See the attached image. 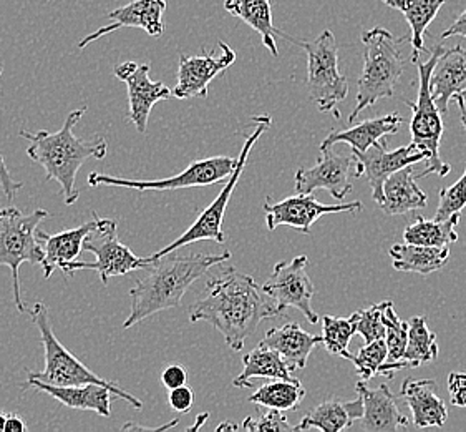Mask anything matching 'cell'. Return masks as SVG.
<instances>
[{"label": "cell", "instance_id": "6da1fadb", "mask_svg": "<svg viewBox=\"0 0 466 432\" xmlns=\"http://www.w3.org/2000/svg\"><path fill=\"white\" fill-rule=\"evenodd\" d=\"M276 316L279 313L261 286L233 266L224 268L219 276L208 282L205 294L189 311L191 323L206 321L215 326L233 351H243L246 339L262 321Z\"/></svg>", "mask_w": 466, "mask_h": 432}, {"label": "cell", "instance_id": "7a4b0ae2", "mask_svg": "<svg viewBox=\"0 0 466 432\" xmlns=\"http://www.w3.org/2000/svg\"><path fill=\"white\" fill-rule=\"evenodd\" d=\"M229 258V252L185 256L168 253L155 258V262L145 268L147 274L137 280L130 290V313L123 328H133L157 313L177 308L187 290L201 276Z\"/></svg>", "mask_w": 466, "mask_h": 432}, {"label": "cell", "instance_id": "3957f363", "mask_svg": "<svg viewBox=\"0 0 466 432\" xmlns=\"http://www.w3.org/2000/svg\"><path fill=\"white\" fill-rule=\"evenodd\" d=\"M85 112L86 107L72 110L66 115L64 127L56 133L47 130L32 133L24 129L19 132L20 137L30 141L28 159L46 170L48 181L60 185L66 207H72L80 198V191L75 189L78 170L90 159L102 160L108 151V143L102 135H92L88 139L75 137V125L82 120Z\"/></svg>", "mask_w": 466, "mask_h": 432}, {"label": "cell", "instance_id": "277c9868", "mask_svg": "<svg viewBox=\"0 0 466 432\" xmlns=\"http://www.w3.org/2000/svg\"><path fill=\"white\" fill-rule=\"evenodd\" d=\"M360 38L364 44V70L357 82V102L349 115L350 123L365 108L393 97L405 68L400 50L403 38L395 37L390 30L383 27L365 30Z\"/></svg>", "mask_w": 466, "mask_h": 432}, {"label": "cell", "instance_id": "5b68a950", "mask_svg": "<svg viewBox=\"0 0 466 432\" xmlns=\"http://www.w3.org/2000/svg\"><path fill=\"white\" fill-rule=\"evenodd\" d=\"M28 313H30V318H32L34 324L37 326L38 333H40V341L44 345L46 365H44L42 371H35V373L28 371L27 379H35L40 383L52 386L102 385L108 387L112 391V395L116 396L118 399L127 401L135 409L143 407L141 399L130 395L128 391H125L122 387H118L115 383H110V381L98 376L90 367L85 366L84 363L75 356L74 353H70L58 341L54 329H52L47 306L42 301H37L35 304H32L28 308Z\"/></svg>", "mask_w": 466, "mask_h": 432}, {"label": "cell", "instance_id": "8992f818", "mask_svg": "<svg viewBox=\"0 0 466 432\" xmlns=\"http://www.w3.org/2000/svg\"><path fill=\"white\" fill-rule=\"evenodd\" d=\"M50 213L44 208L24 215L15 207L0 210V266H7L12 273L14 303L19 313H27L28 306L22 301L19 272L24 263L40 264L44 260V248L35 236L38 225L47 220Z\"/></svg>", "mask_w": 466, "mask_h": 432}, {"label": "cell", "instance_id": "52a82bcc", "mask_svg": "<svg viewBox=\"0 0 466 432\" xmlns=\"http://www.w3.org/2000/svg\"><path fill=\"white\" fill-rule=\"evenodd\" d=\"M445 47L437 46L431 50L427 62H415L419 67V95H417V102H409L405 100V104L410 107L413 117L410 122L411 143L415 145L417 150L425 153V167L427 169L420 171L417 179L421 180L429 175H439V177H447L451 171V167L447 161L441 160L440 157V145H441V137H443V120H441V113H440L437 105L431 98L430 92V76L431 70L437 64L439 57Z\"/></svg>", "mask_w": 466, "mask_h": 432}, {"label": "cell", "instance_id": "ba28073f", "mask_svg": "<svg viewBox=\"0 0 466 432\" xmlns=\"http://www.w3.org/2000/svg\"><path fill=\"white\" fill-rule=\"evenodd\" d=\"M308 54L309 98L324 113H334L340 118L337 105L344 102L349 95V82L339 70V47L336 36L324 30L318 38L304 42L290 38Z\"/></svg>", "mask_w": 466, "mask_h": 432}, {"label": "cell", "instance_id": "9c48e42d", "mask_svg": "<svg viewBox=\"0 0 466 432\" xmlns=\"http://www.w3.org/2000/svg\"><path fill=\"white\" fill-rule=\"evenodd\" d=\"M84 252L95 254L94 263L74 260L64 264L62 272L66 276H72L76 272L94 270L98 273L103 286H108L110 278L125 276L137 270H145L155 262L153 256L140 258L133 253L116 235V221L112 218H100V216L96 221V228L85 238Z\"/></svg>", "mask_w": 466, "mask_h": 432}, {"label": "cell", "instance_id": "30bf717a", "mask_svg": "<svg viewBox=\"0 0 466 432\" xmlns=\"http://www.w3.org/2000/svg\"><path fill=\"white\" fill-rule=\"evenodd\" d=\"M252 122L256 123V130L249 137H246L243 150H241L239 157H238L236 169L228 177V181H226V185L221 190V193L215 198V201L206 208L201 215L198 216L197 221L189 226L185 233H181V236L175 240L173 243L165 246L163 250H159L158 253L151 254L153 258H159L163 254L173 253V252H177V250L183 248V246L197 243V242H205V240L216 242V243L219 244L224 243L226 236H224L223 231V220L226 208L229 205V200H231V195L234 193V189H236L238 181H239L241 175H243L244 167L248 163L252 147L256 145V141L261 139L262 133L269 130L272 120H270L269 115L264 113V115H259V117H254Z\"/></svg>", "mask_w": 466, "mask_h": 432}, {"label": "cell", "instance_id": "8fae6325", "mask_svg": "<svg viewBox=\"0 0 466 432\" xmlns=\"http://www.w3.org/2000/svg\"><path fill=\"white\" fill-rule=\"evenodd\" d=\"M238 159L233 157H211L189 163L187 169L175 177L161 180L118 179L105 173H90L86 183L90 187H116L135 191H167V190L199 189L209 187L228 179L236 169Z\"/></svg>", "mask_w": 466, "mask_h": 432}, {"label": "cell", "instance_id": "7c38bea8", "mask_svg": "<svg viewBox=\"0 0 466 432\" xmlns=\"http://www.w3.org/2000/svg\"><path fill=\"white\" fill-rule=\"evenodd\" d=\"M308 264L306 254L276 264L269 280L262 284L261 290L274 303L279 316H284V311L288 308H296L310 324H318L319 314L312 308L316 288L306 272Z\"/></svg>", "mask_w": 466, "mask_h": 432}, {"label": "cell", "instance_id": "4fadbf2b", "mask_svg": "<svg viewBox=\"0 0 466 432\" xmlns=\"http://www.w3.org/2000/svg\"><path fill=\"white\" fill-rule=\"evenodd\" d=\"M334 147H320L319 160L314 167L299 169L296 173V193L310 195L316 190H327L336 200H344L350 193L355 179V160L352 151L340 155Z\"/></svg>", "mask_w": 466, "mask_h": 432}, {"label": "cell", "instance_id": "5bb4252c", "mask_svg": "<svg viewBox=\"0 0 466 432\" xmlns=\"http://www.w3.org/2000/svg\"><path fill=\"white\" fill-rule=\"evenodd\" d=\"M364 205L360 201H349L340 205H324L319 203L314 195H302L286 198L278 203H272L270 198L264 201V213H266V225L269 231H274L279 226H292L304 235L310 233V228L318 221L320 216L330 213H354L362 211Z\"/></svg>", "mask_w": 466, "mask_h": 432}, {"label": "cell", "instance_id": "9a60e30c", "mask_svg": "<svg viewBox=\"0 0 466 432\" xmlns=\"http://www.w3.org/2000/svg\"><path fill=\"white\" fill-rule=\"evenodd\" d=\"M352 155L355 160V179L364 177L367 180L369 187L372 189V198L379 207L383 200L385 180L399 170L425 160V153L417 150L413 143L397 150H387V141L383 140L377 141L364 153L352 151Z\"/></svg>", "mask_w": 466, "mask_h": 432}, {"label": "cell", "instance_id": "2e32d148", "mask_svg": "<svg viewBox=\"0 0 466 432\" xmlns=\"http://www.w3.org/2000/svg\"><path fill=\"white\" fill-rule=\"evenodd\" d=\"M218 47L219 56L208 52H203L201 56H179L177 85L171 90L173 97H177V100L208 97L209 84L236 62V52L229 47V44L219 42Z\"/></svg>", "mask_w": 466, "mask_h": 432}, {"label": "cell", "instance_id": "e0dca14e", "mask_svg": "<svg viewBox=\"0 0 466 432\" xmlns=\"http://www.w3.org/2000/svg\"><path fill=\"white\" fill-rule=\"evenodd\" d=\"M115 77L127 85L128 122L135 125L138 133L147 132L149 113L158 102L168 100L171 88L163 82H153L149 78L148 64H137L133 60L115 67Z\"/></svg>", "mask_w": 466, "mask_h": 432}, {"label": "cell", "instance_id": "ac0fdd59", "mask_svg": "<svg viewBox=\"0 0 466 432\" xmlns=\"http://www.w3.org/2000/svg\"><path fill=\"white\" fill-rule=\"evenodd\" d=\"M167 7L168 0H133L123 7L108 12L110 24L95 30L94 34H88L78 42L76 47L84 50L95 40L125 27L141 28L149 37H161L165 32L163 15L167 12Z\"/></svg>", "mask_w": 466, "mask_h": 432}, {"label": "cell", "instance_id": "d6986e66", "mask_svg": "<svg viewBox=\"0 0 466 432\" xmlns=\"http://www.w3.org/2000/svg\"><path fill=\"white\" fill-rule=\"evenodd\" d=\"M355 389L364 405V414L360 419L365 431L395 432L410 426V419L399 409L397 396L385 383L377 387H369L360 379L355 385Z\"/></svg>", "mask_w": 466, "mask_h": 432}, {"label": "cell", "instance_id": "ffe728a7", "mask_svg": "<svg viewBox=\"0 0 466 432\" xmlns=\"http://www.w3.org/2000/svg\"><path fill=\"white\" fill-rule=\"evenodd\" d=\"M466 90V48H445L430 76V92L440 113L448 112L451 98Z\"/></svg>", "mask_w": 466, "mask_h": 432}, {"label": "cell", "instance_id": "44dd1931", "mask_svg": "<svg viewBox=\"0 0 466 432\" xmlns=\"http://www.w3.org/2000/svg\"><path fill=\"white\" fill-rule=\"evenodd\" d=\"M98 215L92 211V220L85 221L84 225L76 226L74 230H66L56 235H48L47 231L38 230L35 231L38 242L44 248V260H42V270L44 276L50 278L56 268H64V264L74 262L78 254L84 252V242L86 236L90 235L96 228Z\"/></svg>", "mask_w": 466, "mask_h": 432}, {"label": "cell", "instance_id": "7402d4cb", "mask_svg": "<svg viewBox=\"0 0 466 432\" xmlns=\"http://www.w3.org/2000/svg\"><path fill=\"white\" fill-rule=\"evenodd\" d=\"M400 397H403L410 407L411 423L415 427H441L447 423V406L443 399L437 396V383L433 379L403 381Z\"/></svg>", "mask_w": 466, "mask_h": 432}, {"label": "cell", "instance_id": "603a6c76", "mask_svg": "<svg viewBox=\"0 0 466 432\" xmlns=\"http://www.w3.org/2000/svg\"><path fill=\"white\" fill-rule=\"evenodd\" d=\"M27 387H35L42 393H47L60 405L76 411H94L103 417L112 414V391L102 385L52 386L40 383L35 379H27L22 386V391Z\"/></svg>", "mask_w": 466, "mask_h": 432}, {"label": "cell", "instance_id": "cb8c5ba5", "mask_svg": "<svg viewBox=\"0 0 466 432\" xmlns=\"http://www.w3.org/2000/svg\"><path fill=\"white\" fill-rule=\"evenodd\" d=\"M261 343L279 353L290 371H298L308 366L312 349L320 345V336L304 331L299 323H288L269 329Z\"/></svg>", "mask_w": 466, "mask_h": 432}, {"label": "cell", "instance_id": "d4e9b609", "mask_svg": "<svg viewBox=\"0 0 466 432\" xmlns=\"http://www.w3.org/2000/svg\"><path fill=\"white\" fill-rule=\"evenodd\" d=\"M415 165H409L405 169L392 173L383 183V200L380 208L383 213L389 216L405 215L415 210L427 207L429 197L423 190L417 185L413 177Z\"/></svg>", "mask_w": 466, "mask_h": 432}, {"label": "cell", "instance_id": "484cf974", "mask_svg": "<svg viewBox=\"0 0 466 432\" xmlns=\"http://www.w3.org/2000/svg\"><path fill=\"white\" fill-rule=\"evenodd\" d=\"M364 414V405L360 396L354 401H337L329 399L310 409L298 426H294V431H310L319 429L324 432H340L350 429L355 421H359Z\"/></svg>", "mask_w": 466, "mask_h": 432}, {"label": "cell", "instance_id": "4316f807", "mask_svg": "<svg viewBox=\"0 0 466 432\" xmlns=\"http://www.w3.org/2000/svg\"><path fill=\"white\" fill-rule=\"evenodd\" d=\"M401 123L403 118L397 112L389 113L379 118H369L347 130H340V132L334 130L329 133L320 147H334L337 143H347L350 145L352 151L364 153L377 141L399 132Z\"/></svg>", "mask_w": 466, "mask_h": 432}, {"label": "cell", "instance_id": "83f0119b", "mask_svg": "<svg viewBox=\"0 0 466 432\" xmlns=\"http://www.w3.org/2000/svg\"><path fill=\"white\" fill-rule=\"evenodd\" d=\"M224 9L231 15L243 20L252 30H256L262 38L264 47L274 57L279 56L276 36L288 38L279 28L274 27L270 0H224Z\"/></svg>", "mask_w": 466, "mask_h": 432}, {"label": "cell", "instance_id": "f1b7e54d", "mask_svg": "<svg viewBox=\"0 0 466 432\" xmlns=\"http://www.w3.org/2000/svg\"><path fill=\"white\" fill-rule=\"evenodd\" d=\"M393 268L401 273L430 274L439 272L450 258V246H421V244H393L389 250Z\"/></svg>", "mask_w": 466, "mask_h": 432}, {"label": "cell", "instance_id": "f546056e", "mask_svg": "<svg viewBox=\"0 0 466 432\" xmlns=\"http://www.w3.org/2000/svg\"><path fill=\"white\" fill-rule=\"evenodd\" d=\"M393 10L401 12L410 27V42L413 47L411 62L419 60L420 52L425 48V32L430 24L439 15L447 0H382Z\"/></svg>", "mask_w": 466, "mask_h": 432}, {"label": "cell", "instance_id": "4dcf8cb0", "mask_svg": "<svg viewBox=\"0 0 466 432\" xmlns=\"http://www.w3.org/2000/svg\"><path fill=\"white\" fill-rule=\"evenodd\" d=\"M243 373L234 377V387H252L254 379H292V371L274 349L259 343L243 356Z\"/></svg>", "mask_w": 466, "mask_h": 432}, {"label": "cell", "instance_id": "1f68e13d", "mask_svg": "<svg viewBox=\"0 0 466 432\" xmlns=\"http://www.w3.org/2000/svg\"><path fill=\"white\" fill-rule=\"evenodd\" d=\"M383 324H385V345H387V361L383 363L379 376L392 379L395 371L409 369L407 361H403V353L409 338V323H403L393 308V301H383Z\"/></svg>", "mask_w": 466, "mask_h": 432}, {"label": "cell", "instance_id": "d6a6232c", "mask_svg": "<svg viewBox=\"0 0 466 432\" xmlns=\"http://www.w3.org/2000/svg\"><path fill=\"white\" fill-rule=\"evenodd\" d=\"M461 215L451 216L448 220H427L415 216V221L403 230L405 243L421 246H450L458 240L457 226Z\"/></svg>", "mask_w": 466, "mask_h": 432}, {"label": "cell", "instance_id": "836d02e7", "mask_svg": "<svg viewBox=\"0 0 466 432\" xmlns=\"http://www.w3.org/2000/svg\"><path fill=\"white\" fill-rule=\"evenodd\" d=\"M306 397V389L302 383L292 379H274L272 383L262 385L256 393L249 396V403L268 409L278 411H298L302 399Z\"/></svg>", "mask_w": 466, "mask_h": 432}, {"label": "cell", "instance_id": "e575fe53", "mask_svg": "<svg viewBox=\"0 0 466 432\" xmlns=\"http://www.w3.org/2000/svg\"><path fill=\"white\" fill-rule=\"evenodd\" d=\"M439 356L437 334L430 331L427 316H415L409 323V338L403 353V361L409 367L423 366Z\"/></svg>", "mask_w": 466, "mask_h": 432}, {"label": "cell", "instance_id": "d590c367", "mask_svg": "<svg viewBox=\"0 0 466 432\" xmlns=\"http://www.w3.org/2000/svg\"><path fill=\"white\" fill-rule=\"evenodd\" d=\"M357 333V313H352L349 318L324 316L322 318V334L320 345H324L327 353L347 359L350 356L349 345Z\"/></svg>", "mask_w": 466, "mask_h": 432}, {"label": "cell", "instance_id": "8d00e7d4", "mask_svg": "<svg viewBox=\"0 0 466 432\" xmlns=\"http://www.w3.org/2000/svg\"><path fill=\"white\" fill-rule=\"evenodd\" d=\"M355 366V371L362 381H369L372 377L380 375L383 363L387 361V345L385 338L375 339L372 343H367L359 353L347 357Z\"/></svg>", "mask_w": 466, "mask_h": 432}, {"label": "cell", "instance_id": "74e56055", "mask_svg": "<svg viewBox=\"0 0 466 432\" xmlns=\"http://www.w3.org/2000/svg\"><path fill=\"white\" fill-rule=\"evenodd\" d=\"M466 207V169L455 185L440 190V201L435 220H448L451 216L460 215Z\"/></svg>", "mask_w": 466, "mask_h": 432}, {"label": "cell", "instance_id": "f35d334b", "mask_svg": "<svg viewBox=\"0 0 466 432\" xmlns=\"http://www.w3.org/2000/svg\"><path fill=\"white\" fill-rule=\"evenodd\" d=\"M383 301L357 313V333L364 338L365 345L375 339L385 338V324L382 318Z\"/></svg>", "mask_w": 466, "mask_h": 432}, {"label": "cell", "instance_id": "ab89813d", "mask_svg": "<svg viewBox=\"0 0 466 432\" xmlns=\"http://www.w3.org/2000/svg\"><path fill=\"white\" fill-rule=\"evenodd\" d=\"M243 429L246 431H294V426L288 423V417L278 409H269L268 413L262 414L261 417L252 419L248 417L243 423Z\"/></svg>", "mask_w": 466, "mask_h": 432}, {"label": "cell", "instance_id": "60d3db41", "mask_svg": "<svg viewBox=\"0 0 466 432\" xmlns=\"http://www.w3.org/2000/svg\"><path fill=\"white\" fill-rule=\"evenodd\" d=\"M168 405L177 413L187 414L195 406V393L189 386H179L175 389H169Z\"/></svg>", "mask_w": 466, "mask_h": 432}, {"label": "cell", "instance_id": "b9f144b4", "mask_svg": "<svg viewBox=\"0 0 466 432\" xmlns=\"http://www.w3.org/2000/svg\"><path fill=\"white\" fill-rule=\"evenodd\" d=\"M448 393L451 397V405L466 407V373H450Z\"/></svg>", "mask_w": 466, "mask_h": 432}, {"label": "cell", "instance_id": "7bdbcfd3", "mask_svg": "<svg viewBox=\"0 0 466 432\" xmlns=\"http://www.w3.org/2000/svg\"><path fill=\"white\" fill-rule=\"evenodd\" d=\"M0 77H2V66H0ZM24 183H20L17 180H14V177L10 175L9 167L4 160V155L0 151V190L4 193V197L7 200H14L15 193L22 190Z\"/></svg>", "mask_w": 466, "mask_h": 432}, {"label": "cell", "instance_id": "ee69618b", "mask_svg": "<svg viewBox=\"0 0 466 432\" xmlns=\"http://www.w3.org/2000/svg\"><path fill=\"white\" fill-rule=\"evenodd\" d=\"M161 383L167 389H175L179 386H185L187 383V367L179 363H171L163 369L161 373Z\"/></svg>", "mask_w": 466, "mask_h": 432}, {"label": "cell", "instance_id": "f6af8a7d", "mask_svg": "<svg viewBox=\"0 0 466 432\" xmlns=\"http://www.w3.org/2000/svg\"><path fill=\"white\" fill-rule=\"evenodd\" d=\"M455 36L466 38V9L463 10V12L458 15V19L441 34V38L455 37Z\"/></svg>", "mask_w": 466, "mask_h": 432}, {"label": "cell", "instance_id": "bcb514c9", "mask_svg": "<svg viewBox=\"0 0 466 432\" xmlns=\"http://www.w3.org/2000/svg\"><path fill=\"white\" fill-rule=\"evenodd\" d=\"M28 427L25 421L20 417L19 414H7V421L4 432H27Z\"/></svg>", "mask_w": 466, "mask_h": 432}, {"label": "cell", "instance_id": "7dc6e473", "mask_svg": "<svg viewBox=\"0 0 466 432\" xmlns=\"http://www.w3.org/2000/svg\"><path fill=\"white\" fill-rule=\"evenodd\" d=\"M457 100L458 107H460V115H461V123H463V129L466 130V102L461 98H455Z\"/></svg>", "mask_w": 466, "mask_h": 432}, {"label": "cell", "instance_id": "c3c4849f", "mask_svg": "<svg viewBox=\"0 0 466 432\" xmlns=\"http://www.w3.org/2000/svg\"><path fill=\"white\" fill-rule=\"evenodd\" d=\"M208 417H209V414H201V416L198 417V423L195 424V426H191L187 431H197V429H199V427L206 423V419H208Z\"/></svg>", "mask_w": 466, "mask_h": 432}, {"label": "cell", "instance_id": "681fc988", "mask_svg": "<svg viewBox=\"0 0 466 432\" xmlns=\"http://www.w3.org/2000/svg\"><path fill=\"white\" fill-rule=\"evenodd\" d=\"M224 429H231V431H236V429H238V426L233 423H224L221 424V426H218V429H216V431H224Z\"/></svg>", "mask_w": 466, "mask_h": 432}, {"label": "cell", "instance_id": "f907efd6", "mask_svg": "<svg viewBox=\"0 0 466 432\" xmlns=\"http://www.w3.org/2000/svg\"><path fill=\"white\" fill-rule=\"evenodd\" d=\"M5 421H7V414L2 413V411H0V432H4V427H5Z\"/></svg>", "mask_w": 466, "mask_h": 432}, {"label": "cell", "instance_id": "816d5d0a", "mask_svg": "<svg viewBox=\"0 0 466 432\" xmlns=\"http://www.w3.org/2000/svg\"><path fill=\"white\" fill-rule=\"evenodd\" d=\"M458 98H461V100H465L466 102V90H463V92H461V94L460 95H457ZM457 97H455V98H457Z\"/></svg>", "mask_w": 466, "mask_h": 432}, {"label": "cell", "instance_id": "f5cc1de1", "mask_svg": "<svg viewBox=\"0 0 466 432\" xmlns=\"http://www.w3.org/2000/svg\"><path fill=\"white\" fill-rule=\"evenodd\" d=\"M46 2H48V0H46Z\"/></svg>", "mask_w": 466, "mask_h": 432}]
</instances>
